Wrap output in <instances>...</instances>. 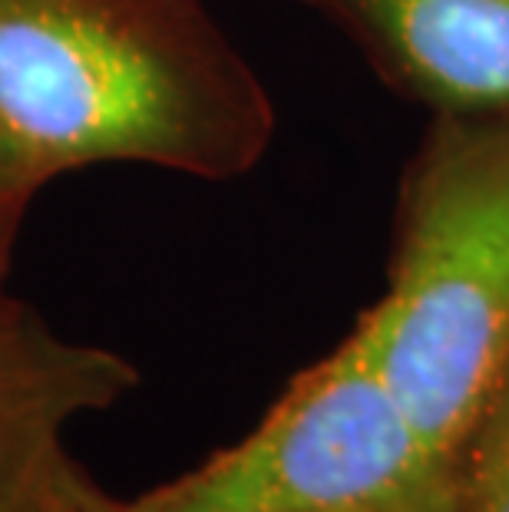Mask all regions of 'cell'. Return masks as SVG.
<instances>
[{
	"instance_id": "cell-1",
	"label": "cell",
	"mask_w": 509,
	"mask_h": 512,
	"mask_svg": "<svg viewBox=\"0 0 509 512\" xmlns=\"http://www.w3.org/2000/svg\"><path fill=\"white\" fill-rule=\"evenodd\" d=\"M0 133L40 189L93 162L225 182L275 103L202 0H0Z\"/></svg>"
},
{
	"instance_id": "cell-2",
	"label": "cell",
	"mask_w": 509,
	"mask_h": 512,
	"mask_svg": "<svg viewBox=\"0 0 509 512\" xmlns=\"http://www.w3.org/2000/svg\"><path fill=\"white\" fill-rule=\"evenodd\" d=\"M361 318L400 407L457 473L509 370V116H433L400 185L391 288Z\"/></svg>"
},
{
	"instance_id": "cell-3",
	"label": "cell",
	"mask_w": 509,
	"mask_h": 512,
	"mask_svg": "<svg viewBox=\"0 0 509 512\" xmlns=\"http://www.w3.org/2000/svg\"><path fill=\"white\" fill-rule=\"evenodd\" d=\"M453 479L384 380L361 318L248 437L123 512H453Z\"/></svg>"
},
{
	"instance_id": "cell-4",
	"label": "cell",
	"mask_w": 509,
	"mask_h": 512,
	"mask_svg": "<svg viewBox=\"0 0 509 512\" xmlns=\"http://www.w3.org/2000/svg\"><path fill=\"white\" fill-rule=\"evenodd\" d=\"M433 116H509V0H308Z\"/></svg>"
},
{
	"instance_id": "cell-5",
	"label": "cell",
	"mask_w": 509,
	"mask_h": 512,
	"mask_svg": "<svg viewBox=\"0 0 509 512\" xmlns=\"http://www.w3.org/2000/svg\"><path fill=\"white\" fill-rule=\"evenodd\" d=\"M139 384L116 351L53 334L34 311L0 301V512H17L67 460L63 430Z\"/></svg>"
},
{
	"instance_id": "cell-6",
	"label": "cell",
	"mask_w": 509,
	"mask_h": 512,
	"mask_svg": "<svg viewBox=\"0 0 509 512\" xmlns=\"http://www.w3.org/2000/svg\"><path fill=\"white\" fill-rule=\"evenodd\" d=\"M453 512H509V370L457 456Z\"/></svg>"
},
{
	"instance_id": "cell-7",
	"label": "cell",
	"mask_w": 509,
	"mask_h": 512,
	"mask_svg": "<svg viewBox=\"0 0 509 512\" xmlns=\"http://www.w3.org/2000/svg\"><path fill=\"white\" fill-rule=\"evenodd\" d=\"M17 512H123V503L106 496L67 456L60 470L43 483Z\"/></svg>"
},
{
	"instance_id": "cell-8",
	"label": "cell",
	"mask_w": 509,
	"mask_h": 512,
	"mask_svg": "<svg viewBox=\"0 0 509 512\" xmlns=\"http://www.w3.org/2000/svg\"><path fill=\"white\" fill-rule=\"evenodd\" d=\"M40 192L37 179L30 176V169L20 162L14 146L7 143L0 133V281L7 275L10 252H14L20 222L27 215L30 199Z\"/></svg>"
},
{
	"instance_id": "cell-9",
	"label": "cell",
	"mask_w": 509,
	"mask_h": 512,
	"mask_svg": "<svg viewBox=\"0 0 509 512\" xmlns=\"http://www.w3.org/2000/svg\"><path fill=\"white\" fill-rule=\"evenodd\" d=\"M0 301H7V294H4V291H0Z\"/></svg>"
}]
</instances>
